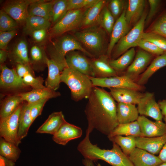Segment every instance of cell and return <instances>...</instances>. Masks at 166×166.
Wrapping results in <instances>:
<instances>
[{
    "instance_id": "obj_1",
    "label": "cell",
    "mask_w": 166,
    "mask_h": 166,
    "mask_svg": "<svg viewBox=\"0 0 166 166\" xmlns=\"http://www.w3.org/2000/svg\"><path fill=\"white\" fill-rule=\"evenodd\" d=\"M85 110L88 122L87 129L91 133L95 129L109 135L119 124L117 115V104L110 93L93 86Z\"/></svg>"
},
{
    "instance_id": "obj_2",
    "label": "cell",
    "mask_w": 166,
    "mask_h": 166,
    "mask_svg": "<svg viewBox=\"0 0 166 166\" xmlns=\"http://www.w3.org/2000/svg\"><path fill=\"white\" fill-rule=\"evenodd\" d=\"M90 133L86 130L85 137L77 147L78 151L85 159L93 161L103 160L112 166H134L128 157L116 143L113 142V147L110 149H101L93 144L89 138Z\"/></svg>"
},
{
    "instance_id": "obj_3",
    "label": "cell",
    "mask_w": 166,
    "mask_h": 166,
    "mask_svg": "<svg viewBox=\"0 0 166 166\" xmlns=\"http://www.w3.org/2000/svg\"><path fill=\"white\" fill-rule=\"evenodd\" d=\"M46 50L50 59L56 63L61 72L68 67L65 56L70 51H79L89 57L93 58L75 37L70 34L62 35L57 37L54 41L47 45Z\"/></svg>"
},
{
    "instance_id": "obj_4",
    "label": "cell",
    "mask_w": 166,
    "mask_h": 166,
    "mask_svg": "<svg viewBox=\"0 0 166 166\" xmlns=\"http://www.w3.org/2000/svg\"><path fill=\"white\" fill-rule=\"evenodd\" d=\"M61 81L69 87L71 98L76 102L88 99L93 86L89 76L68 67L61 72Z\"/></svg>"
},
{
    "instance_id": "obj_5",
    "label": "cell",
    "mask_w": 166,
    "mask_h": 166,
    "mask_svg": "<svg viewBox=\"0 0 166 166\" xmlns=\"http://www.w3.org/2000/svg\"><path fill=\"white\" fill-rule=\"evenodd\" d=\"M105 30L96 26L76 32L74 36L93 58L105 54L106 35Z\"/></svg>"
},
{
    "instance_id": "obj_6",
    "label": "cell",
    "mask_w": 166,
    "mask_h": 166,
    "mask_svg": "<svg viewBox=\"0 0 166 166\" xmlns=\"http://www.w3.org/2000/svg\"><path fill=\"white\" fill-rule=\"evenodd\" d=\"M147 15L144 12L137 23L118 41L112 52L111 60L118 58L130 48L136 46L137 43L142 38Z\"/></svg>"
},
{
    "instance_id": "obj_7",
    "label": "cell",
    "mask_w": 166,
    "mask_h": 166,
    "mask_svg": "<svg viewBox=\"0 0 166 166\" xmlns=\"http://www.w3.org/2000/svg\"><path fill=\"white\" fill-rule=\"evenodd\" d=\"M86 9L71 10L50 29V38L57 37L67 32L79 28Z\"/></svg>"
},
{
    "instance_id": "obj_8",
    "label": "cell",
    "mask_w": 166,
    "mask_h": 166,
    "mask_svg": "<svg viewBox=\"0 0 166 166\" xmlns=\"http://www.w3.org/2000/svg\"><path fill=\"white\" fill-rule=\"evenodd\" d=\"M22 105L11 115L0 121L1 138L17 146L21 143L18 136L19 120Z\"/></svg>"
},
{
    "instance_id": "obj_9",
    "label": "cell",
    "mask_w": 166,
    "mask_h": 166,
    "mask_svg": "<svg viewBox=\"0 0 166 166\" xmlns=\"http://www.w3.org/2000/svg\"><path fill=\"white\" fill-rule=\"evenodd\" d=\"M93 86L102 88H127L140 91L143 88L142 86L124 75L102 78L89 77Z\"/></svg>"
},
{
    "instance_id": "obj_10",
    "label": "cell",
    "mask_w": 166,
    "mask_h": 166,
    "mask_svg": "<svg viewBox=\"0 0 166 166\" xmlns=\"http://www.w3.org/2000/svg\"><path fill=\"white\" fill-rule=\"evenodd\" d=\"M35 0H8L4 4L2 10L14 19L18 25H24L29 16V6Z\"/></svg>"
},
{
    "instance_id": "obj_11",
    "label": "cell",
    "mask_w": 166,
    "mask_h": 166,
    "mask_svg": "<svg viewBox=\"0 0 166 166\" xmlns=\"http://www.w3.org/2000/svg\"><path fill=\"white\" fill-rule=\"evenodd\" d=\"M65 60L68 67L89 77H94L90 58L81 51L74 50L69 52L66 55Z\"/></svg>"
},
{
    "instance_id": "obj_12",
    "label": "cell",
    "mask_w": 166,
    "mask_h": 166,
    "mask_svg": "<svg viewBox=\"0 0 166 166\" xmlns=\"http://www.w3.org/2000/svg\"><path fill=\"white\" fill-rule=\"evenodd\" d=\"M137 105V109L141 116L149 117L156 121H162L163 115L153 93H144Z\"/></svg>"
},
{
    "instance_id": "obj_13",
    "label": "cell",
    "mask_w": 166,
    "mask_h": 166,
    "mask_svg": "<svg viewBox=\"0 0 166 166\" xmlns=\"http://www.w3.org/2000/svg\"><path fill=\"white\" fill-rule=\"evenodd\" d=\"M137 121L140 126L142 136L156 137L166 134V125L162 121H152L141 115Z\"/></svg>"
},
{
    "instance_id": "obj_14",
    "label": "cell",
    "mask_w": 166,
    "mask_h": 166,
    "mask_svg": "<svg viewBox=\"0 0 166 166\" xmlns=\"http://www.w3.org/2000/svg\"><path fill=\"white\" fill-rule=\"evenodd\" d=\"M153 57L152 54L142 49L139 50L124 75L133 80L145 69Z\"/></svg>"
},
{
    "instance_id": "obj_15",
    "label": "cell",
    "mask_w": 166,
    "mask_h": 166,
    "mask_svg": "<svg viewBox=\"0 0 166 166\" xmlns=\"http://www.w3.org/2000/svg\"><path fill=\"white\" fill-rule=\"evenodd\" d=\"M126 10V9L124 10L120 16L116 21L110 34L106 54L109 58L116 44L128 32L130 26L125 19Z\"/></svg>"
},
{
    "instance_id": "obj_16",
    "label": "cell",
    "mask_w": 166,
    "mask_h": 166,
    "mask_svg": "<svg viewBox=\"0 0 166 166\" xmlns=\"http://www.w3.org/2000/svg\"><path fill=\"white\" fill-rule=\"evenodd\" d=\"M109 58L105 54L90 58L94 77L105 78L118 76V73L109 64Z\"/></svg>"
},
{
    "instance_id": "obj_17",
    "label": "cell",
    "mask_w": 166,
    "mask_h": 166,
    "mask_svg": "<svg viewBox=\"0 0 166 166\" xmlns=\"http://www.w3.org/2000/svg\"><path fill=\"white\" fill-rule=\"evenodd\" d=\"M82 133L80 128L66 121L53 135V139L57 144L64 145L71 140L80 138Z\"/></svg>"
},
{
    "instance_id": "obj_18",
    "label": "cell",
    "mask_w": 166,
    "mask_h": 166,
    "mask_svg": "<svg viewBox=\"0 0 166 166\" xmlns=\"http://www.w3.org/2000/svg\"><path fill=\"white\" fill-rule=\"evenodd\" d=\"M1 69L0 86L1 88L17 89L26 86L22 79L18 75L15 69H9L3 64L1 65Z\"/></svg>"
},
{
    "instance_id": "obj_19",
    "label": "cell",
    "mask_w": 166,
    "mask_h": 166,
    "mask_svg": "<svg viewBox=\"0 0 166 166\" xmlns=\"http://www.w3.org/2000/svg\"><path fill=\"white\" fill-rule=\"evenodd\" d=\"M8 52V58L16 64H20L31 66L28 43L25 38H21L17 41Z\"/></svg>"
},
{
    "instance_id": "obj_20",
    "label": "cell",
    "mask_w": 166,
    "mask_h": 166,
    "mask_svg": "<svg viewBox=\"0 0 166 166\" xmlns=\"http://www.w3.org/2000/svg\"><path fill=\"white\" fill-rule=\"evenodd\" d=\"M135 138L137 148L154 155L159 154L166 143V134L156 137L136 136Z\"/></svg>"
},
{
    "instance_id": "obj_21",
    "label": "cell",
    "mask_w": 166,
    "mask_h": 166,
    "mask_svg": "<svg viewBox=\"0 0 166 166\" xmlns=\"http://www.w3.org/2000/svg\"><path fill=\"white\" fill-rule=\"evenodd\" d=\"M128 157L134 166H158L163 163L158 156L137 147Z\"/></svg>"
},
{
    "instance_id": "obj_22",
    "label": "cell",
    "mask_w": 166,
    "mask_h": 166,
    "mask_svg": "<svg viewBox=\"0 0 166 166\" xmlns=\"http://www.w3.org/2000/svg\"><path fill=\"white\" fill-rule=\"evenodd\" d=\"M106 2L105 0H99L95 4L86 9L79 29H83L98 25L101 11Z\"/></svg>"
},
{
    "instance_id": "obj_23",
    "label": "cell",
    "mask_w": 166,
    "mask_h": 166,
    "mask_svg": "<svg viewBox=\"0 0 166 166\" xmlns=\"http://www.w3.org/2000/svg\"><path fill=\"white\" fill-rule=\"evenodd\" d=\"M110 93L114 100L118 102L138 104L144 94L139 91L123 88H111Z\"/></svg>"
},
{
    "instance_id": "obj_24",
    "label": "cell",
    "mask_w": 166,
    "mask_h": 166,
    "mask_svg": "<svg viewBox=\"0 0 166 166\" xmlns=\"http://www.w3.org/2000/svg\"><path fill=\"white\" fill-rule=\"evenodd\" d=\"M48 58L45 49L41 45H33L30 51V65L33 70L39 72L43 71L47 66Z\"/></svg>"
},
{
    "instance_id": "obj_25",
    "label": "cell",
    "mask_w": 166,
    "mask_h": 166,
    "mask_svg": "<svg viewBox=\"0 0 166 166\" xmlns=\"http://www.w3.org/2000/svg\"><path fill=\"white\" fill-rule=\"evenodd\" d=\"M65 121L62 112H53L38 128L36 132L47 133L53 135Z\"/></svg>"
},
{
    "instance_id": "obj_26",
    "label": "cell",
    "mask_w": 166,
    "mask_h": 166,
    "mask_svg": "<svg viewBox=\"0 0 166 166\" xmlns=\"http://www.w3.org/2000/svg\"><path fill=\"white\" fill-rule=\"evenodd\" d=\"M139 114L135 105L121 102L117 105V115L119 124L136 121L139 117Z\"/></svg>"
},
{
    "instance_id": "obj_27",
    "label": "cell",
    "mask_w": 166,
    "mask_h": 166,
    "mask_svg": "<svg viewBox=\"0 0 166 166\" xmlns=\"http://www.w3.org/2000/svg\"><path fill=\"white\" fill-rule=\"evenodd\" d=\"M145 6L144 0H129L125 14V19L130 26L135 25L143 16Z\"/></svg>"
},
{
    "instance_id": "obj_28",
    "label": "cell",
    "mask_w": 166,
    "mask_h": 166,
    "mask_svg": "<svg viewBox=\"0 0 166 166\" xmlns=\"http://www.w3.org/2000/svg\"><path fill=\"white\" fill-rule=\"evenodd\" d=\"M22 101H26L28 103H33L44 99L56 98L60 96V93L49 88L34 89L19 94Z\"/></svg>"
},
{
    "instance_id": "obj_29",
    "label": "cell",
    "mask_w": 166,
    "mask_h": 166,
    "mask_svg": "<svg viewBox=\"0 0 166 166\" xmlns=\"http://www.w3.org/2000/svg\"><path fill=\"white\" fill-rule=\"evenodd\" d=\"M53 2L54 0H35L29 6V15L38 16L50 21Z\"/></svg>"
},
{
    "instance_id": "obj_30",
    "label": "cell",
    "mask_w": 166,
    "mask_h": 166,
    "mask_svg": "<svg viewBox=\"0 0 166 166\" xmlns=\"http://www.w3.org/2000/svg\"><path fill=\"white\" fill-rule=\"evenodd\" d=\"M31 104L22 105L19 120L18 136L21 140L27 135L29 128L33 123L30 113Z\"/></svg>"
},
{
    "instance_id": "obj_31",
    "label": "cell",
    "mask_w": 166,
    "mask_h": 166,
    "mask_svg": "<svg viewBox=\"0 0 166 166\" xmlns=\"http://www.w3.org/2000/svg\"><path fill=\"white\" fill-rule=\"evenodd\" d=\"M47 64L48 73L45 82V86L56 91L59 88L61 83V71L57 65L52 60L49 58Z\"/></svg>"
},
{
    "instance_id": "obj_32",
    "label": "cell",
    "mask_w": 166,
    "mask_h": 166,
    "mask_svg": "<svg viewBox=\"0 0 166 166\" xmlns=\"http://www.w3.org/2000/svg\"><path fill=\"white\" fill-rule=\"evenodd\" d=\"M166 66V52L155 58L147 68L141 74L136 83L141 86L145 84L157 70Z\"/></svg>"
},
{
    "instance_id": "obj_33",
    "label": "cell",
    "mask_w": 166,
    "mask_h": 166,
    "mask_svg": "<svg viewBox=\"0 0 166 166\" xmlns=\"http://www.w3.org/2000/svg\"><path fill=\"white\" fill-rule=\"evenodd\" d=\"M52 23L50 20L44 18L34 15H29L23 28L24 33L29 35L36 30L41 29H49Z\"/></svg>"
},
{
    "instance_id": "obj_34",
    "label": "cell",
    "mask_w": 166,
    "mask_h": 166,
    "mask_svg": "<svg viewBox=\"0 0 166 166\" xmlns=\"http://www.w3.org/2000/svg\"><path fill=\"white\" fill-rule=\"evenodd\" d=\"M118 135L142 136L140 126L137 121L119 124L107 137L109 138Z\"/></svg>"
},
{
    "instance_id": "obj_35",
    "label": "cell",
    "mask_w": 166,
    "mask_h": 166,
    "mask_svg": "<svg viewBox=\"0 0 166 166\" xmlns=\"http://www.w3.org/2000/svg\"><path fill=\"white\" fill-rule=\"evenodd\" d=\"M23 101L19 94L9 96L1 104L0 110V120L13 114L21 105Z\"/></svg>"
},
{
    "instance_id": "obj_36",
    "label": "cell",
    "mask_w": 166,
    "mask_h": 166,
    "mask_svg": "<svg viewBox=\"0 0 166 166\" xmlns=\"http://www.w3.org/2000/svg\"><path fill=\"white\" fill-rule=\"evenodd\" d=\"M135 55V50L132 48L118 58L110 60L111 67L118 73L128 68L132 62Z\"/></svg>"
},
{
    "instance_id": "obj_37",
    "label": "cell",
    "mask_w": 166,
    "mask_h": 166,
    "mask_svg": "<svg viewBox=\"0 0 166 166\" xmlns=\"http://www.w3.org/2000/svg\"><path fill=\"white\" fill-rule=\"evenodd\" d=\"M135 137L133 136L118 135L108 138L112 142L117 144L123 152L128 156L136 147Z\"/></svg>"
},
{
    "instance_id": "obj_38",
    "label": "cell",
    "mask_w": 166,
    "mask_h": 166,
    "mask_svg": "<svg viewBox=\"0 0 166 166\" xmlns=\"http://www.w3.org/2000/svg\"><path fill=\"white\" fill-rule=\"evenodd\" d=\"M21 152L18 146L1 137L0 156L15 163L18 159Z\"/></svg>"
},
{
    "instance_id": "obj_39",
    "label": "cell",
    "mask_w": 166,
    "mask_h": 166,
    "mask_svg": "<svg viewBox=\"0 0 166 166\" xmlns=\"http://www.w3.org/2000/svg\"><path fill=\"white\" fill-rule=\"evenodd\" d=\"M68 0H54L50 14V21L53 25L58 22L67 12Z\"/></svg>"
},
{
    "instance_id": "obj_40",
    "label": "cell",
    "mask_w": 166,
    "mask_h": 166,
    "mask_svg": "<svg viewBox=\"0 0 166 166\" xmlns=\"http://www.w3.org/2000/svg\"><path fill=\"white\" fill-rule=\"evenodd\" d=\"M115 21L114 18L106 5L101 11L98 25L110 35Z\"/></svg>"
},
{
    "instance_id": "obj_41",
    "label": "cell",
    "mask_w": 166,
    "mask_h": 166,
    "mask_svg": "<svg viewBox=\"0 0 166 166\" xmlns=\"http://www.w3.org/2000/svg\"><path fill=\"white\" fill-rule=\"evenodd\" d=\"M18 26V24L14 19L3 10H0V31L16 30Z\"/></svg>"
},
{
    "instance_id": "obj_42",
    "label": "cell",
    "mask_w": 166,
    "mask_h": 166,
    "mask_svg": "<svg viewBox=\"0 0 166 166\" xmlns=\"http://www.w3.org/2000/svg\"><path fill=\"white\" fill-rule=\"evenodd\" d=\"M142 38L150 42L166 52V38L155 33L148 32H144Z\"/></svg>"
},
{
    "instance_id": "obj_43",
    "label": "cell",
    "mask_w": 166,
    "mask_h": 166,
    "mask_svg": "<svg viewBox=\"0 0 166 166\" xmlns=\"http://www.w3.org/2000/svg\"><path fill=\"white\" fill-rule=\"evenodd\" d=\"M22 79L23 82L26 86H30L33 89H41L46 88L43 85L44 80L41 77H35L34 74L29 73L25 75Z\"/></svg>"
},
{
    "instance_id": "obj_44",
    "label": "cell",
    "mask_w": 166,
    "mask_h": 166,
    "mask_svg": "<svg viewBox=\"0 0 166 166\" xmlns=\"http://www.w3.org/2000/svg\"><path fill=\"white\" fill-rule=\"evenodd\" d=\"M99 0H68L67 10L86 9L95 4Z\"/></svg>"
},
{
    "instance_id": "obj_45",
    "label": "cell",
    "mask_w": 166,
    "mask_h": 166,
    "mask_svg": "<svg viewBox=\"0 0 166 166\" xmlns=\"http://www.w3.org/2000/svg\"><path fill=\"white\" fill-rule=\"evenodd\" d=\"M136 46L152 55L159 56L165 52L153 43L143 38L139 41Z\"/></svg>"
},
{
    "instance_id": "obj_46",
    "label": "cell",
    "mask_w": 166,
    "mask_h": 166,
    "mask_svg": "<svg viewBox=\"0 0 166 166\" xmlns=\"http://www.w3.org/2000/svg\"><path fill=\"white\" fill-rule=\"evenodd\" d=\"M124 1L122 0L110 1L107 7L116 21L120 16L124 10Z\"/></svg>"
},
{
    "instance_id": "obj_47",
    "label": "cell",
    "mask_w": 166,
    "mask_h": 166,
    "mask_svg": "<svg viewBox=\"0 0 166 166\" xmlns=\"http://www.w3.org/2000/svg\"><path fill=\"white\" fill-rule=\"evenodd\" d=\"M148 32L158 34L166 38V14L151 26Z\"/></svg>"
},
{
    "instance_id": "obj_48",
    "label": "cell",
    "mask_w": 166,
    "mask_h": 166,
    "mask_svg": "<svg viewBox=\"0 0 166 166\" xmlns=\"http://www.w3.org/2000/svg\"><path fill=\"white\" fill-rule=\"evenodd\" d=\"M17 34L16 30L7 31H0V49L6 50L8 44Z\"/></svg>"
},
{
    "instance_id": "obj_49",
    "label": "cell",
    "mask_w": 166,
    "mask_h": 166,
    "mask_svg": "<svg viewBox=\"0 0 166 166\" xmlns=\"http://www.w3.org/2000/svg\"><path fill=\"white\" fill-rule=\"evenodd\" d=\"M48 100L44 99L34 103H30V115L33 122L41 114L45 104Z\"/></svg>"
},
{
    "instance_id": "obj_50",
    "label": "cell",
    "mask_w": 166,
    "mask_h": 166,
    "mask_svg": "<svg viewBox=\"0 0 166 166\" xmlns=\"http://www.w3.org/2000/svg\"><path fill=\"white\" fill-rule=\"evenodd\" d=\"M48 29H41L35 30L29 35L37 43L43 42L46 38Z\"/></svg>"
},
{
    "instance_id": "obj_51",
    "label": "cell",
    "mask_w": 166,
    "mask_h": 166,
    "mask_svg": "<svg viewBox=\"0 0 166 166\" xmlns=\"http://www.w3.org/2000/svg\"><path fill=\"white\" fill-rule=\"evenodd\" d=\"M148 1L150 6V10L147 15L145 23L149 22L154 16L157 11L160 2V1L158 0H149Z\"/></svg>"
},
{
    "instance_id": "obj_52",
    "label": "cell",
    "mask_w": 166,
    "mask_h": 166,
    "mask_svg": "<svg viewBox=\"0 0 166 166\" xmlns=\"http://www.w3.org/2000/svg\"><path fill=\"white\" fill-rule=\"evenodd\" d=\"M15 69L18 76L22 78L25 75L29 73L34 74L33 70L30 66L17 64H16Z\"/></svg>"
},
{
    "instance_id": "obj_53",
    "label": "cell",
    "mask_w": 166,
    "mask_h": 166,
    "mask_svg": "<svg viewBox=\"0 0 166 166\" xmlns=\"http://www.w3.org/2000/svg\"><path fill=\"white\" fill-rule=\"evenodd\" d=\"M8 52L6 50H0V63L1 65L4 64L8 57Z\"/></svg>"
},
{
    "instance_id": "obj_54",
    "label": "cell",
    "mask_w": 166,
    "mask_h": 166,
    "mask_svg": "<svg viewBox=\"0 0 166 166\" xmlns=\"http://www.w3.org/2000/svg\"><path fill=\"white\" fill-rule=\"evenodd\" d=\"M158 156L163 163H166V143L159 153Z\"/></svg>"
},
{
    "instance_id": "obj_55",
    "label": "cell",
    "mask_w": 166,
    "mask_h": 166,
    "mask_svg": "<svg viewBox=\"0 0 166 166\" xmlns=\"http://www.w3.org/2000/svg\"><path fill=\"white\" fill-rule=\"evenodd\" d=\"M163 116L166 115V100H164L158 103Z\"/></svg>"
},
{
    "instance_id": "obj_56",
    "label": "cell",
    "mask_w": 166,
    "mask_h": 166,
    "mask_svg": "<svg viewBox=\"0 0 166 166\" xmlns=\"http://www.w3.org/2000/svg\"><path fill=\"white\" fill-rule=\"evenodd\" d=\"M82 163L85 166H94L93 161L85 159L82 160Z\"/></svg>"
},
{
    "instance_id": "obj_57",
    "label": "cell",
    "mask_w": 166,
    "mask_h": 166,
    "mask_svg": "<svg viewBox=\"0 0 166 166\" xmlns=\"http://www.w3.org/2000/svg\"><path fill=\"white\" fill-rule=\"evenodd\" d=\"M158 166H166V163H163L162 164Z\"/></svg>"
},
{
    "instance_id": "obj_58",
    "label": "cell",
    "mask_w": 166,
    "mask_h": 166,
    "mask_svg": "<svg viewBox=\"0 0 166 166\" xmlns=\"http://www.w3.org/2000/svg\"><path fill=\"white\" fill-rule=\"evenodd\" d=\"M164 120L165 121V123L166 125V115L164 116Z\"/></svg>"
},
{
    "instance_id": "obj_59",
    "label": "cell",
    "mask_w": 166,
    "mask_h": 166,
    "mask_svg": "<svg viewBox=\"0 0 166 166\" xmlns=\"http://www.w3.org/2000/svg\"><path fill=\"white\" fill-rule=\"evenodd\" d=\"M97 166H102V165L99 163L98 164H97Z\"/></svg>"
}]
</instances>
